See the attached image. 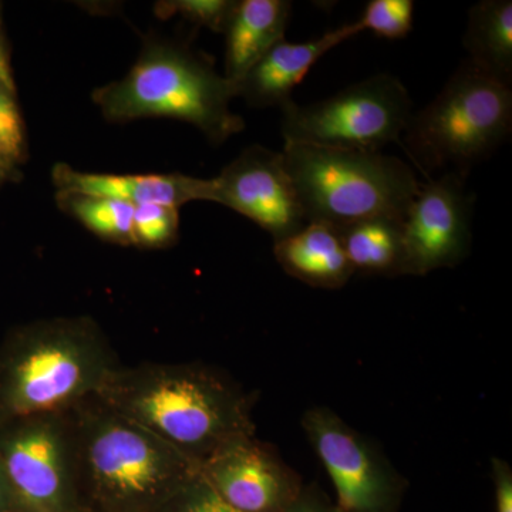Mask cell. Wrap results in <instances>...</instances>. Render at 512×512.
Wrapping results in <instances>:
<instances>
[{
    "label": "cell",
    "instance_id": "obj_26",
    "mask_svg": "<svg viewBox=\"0 0 512 512\" xmlns=\"http://www.w3.org/2000/svg\"><path fill=\"white\" fill-rule=\"evenodd\" d=\"M284 512H343L338 504L323 493L318 484L303 487L301 495Z\"/></svg>",
    "mask_w": 512,
    "mask_h": 512
},
{
    "label": "cell",
    "instance_id": "obj_17",
    "mask_svg": "<svg viewBox=\"0 0 512 512\" xmlns=\"http://www.w3.org/2000/svg\"><path fill=\"white\" fill-rule=\"evenodd\" d=\"M463 45L474 69L511 86V0H483L474 5L468 13Z\"/></svg>",
    "mask_w": 512,
    "mask_h": 512
},
{
    "label": "cell",
    "instance_id": "obj_23",
    "mask_svg": "<svg viewBox=\"0 0 512 512\" xmlns=\"http://www.w3.org/2000/svg\"><path fill=\"white\" fill-rule=\"evenodd\" d=\"M235 3L232 0H171L158 3L157 10L164 18L180 15L194 25L224 33Z\"/></svg>",
    "mask_w": 512,
    "mask_h": 512
},
{
    "label": "cell",
    "instance_id": "obj_25",
    "mask_svg": "<svg viewBox=\"0 0 512 512\" xmlns=\"http://www.w3.org/2000/svg\"><path fill=\"white\" fill-rule=\"evenodd\" d=\"M497 512H512V470L508 461L495 457L491 461Z\"/></svg>",
    "mask_w": 512,
    "mask_h": 512
},
{
    "label": "cell",
    "instance_id": "obj_11",
    "mask_svg": "<svg viewBox=\"0 0 512 512\" xmlns=\"http://www.w3.org/2000/svg\"><path fill=\"white\" fill-rule=\"evenodd\" d=\"M208 201L254 221L275 242L295 234L306 224L284 154L262 146L242 151L220 175L210 178Z\"/></svg>",
    "mask_w": 512,
    "mask_h": 512
},
{
    "label": "cell",
    "instance_id": "obj_6",
    "mask_svg": "<svg viewBox=\"0 0 512 512\" xmlns=\"http://www.w3.org/2000/svg\"><path fill=\"white\" fill-rule=\"evenodd\" d=\"M512 126L511 86L464 62L426 109L410 120L402 146L423 175L451 167L468 175Z\"/></svg>",
    "mask_w": 512,
    "mask_h": 512
},
{
    "label": "cell",
    "instance_id": "obj_24",
    "mask_svg": "<svg viewBox=\"0 0 512 512\" xmlns=\"http://www.w3.org/2000/svg\"><path fill=\"white\" fill-rule=\"evenodd\" d=\"M154 512H239L232 508L220 494L211 487L200 473L195 474L165 500Z\"/></svg>",
    "mask_w": 512,
    "mask_h": 512
},
{
    "label": "cell",
    "instance_id": "obj_18",
    "mask_svg": "<svg viewBox=\"0 0 512 512\" xmlns=\"http://www.w3.org/2000/svg\"><path fill=\"white\" fill-rule=\"evenodd\" d=\"M338 229L355 274L406 275L402 218H367Z\"/></svg>",
    "mask_w": 512,
    "mask_h": 512
},
{
    "label": "cell",
    "instance_id": "obj_16",
    "mask_svg": "<svg viewBox=\"0 0 512 512\" xmlns=\"http://www.w3.org/2000/svg\"><path fill=\"white\" fill-rule=\"evenodd\" d=\"M292 15L288 0H241L228 20L225 74L237 89L242 80L279 42L285 39ZM239 94V92H238Z\"/></svg>",
    "mask_w": 512,
    "mask_h": 512
},
{
    "label": "cell",
    "instance_id": "obj_10",
    "mask_svg": "<svg viewBox=\"0 0 512 512\" xmlns=\"http://www.w3.org/2000/svg\"><path fill=\"white\" fill-rule=\"evenodd\" d=\"M467 175L448 171L421 184L403 220L406 275L454 268L471 251L474 195Z\"/></svg>",
    "mask_w": 512,
    "mask_h": 512
},
{
    "label": "cell",
    "instance_id": "obj_21",
    "mask_svg": "<svg viewBox=\"0 0 512 512\" xmlns=\"http://www.w3.org/2000/svg\"><path fill=\"white\" fill-rule=\"evenodd\" d=\"M413 19L412 0H372L357 22L362 30H372L384 39L397 40L412 32Z\"/></svg>",
    "mask_w": 512,
    "mask_h": 512
},
{
    "label": "cell",
    "instance_id": "obj_13",
    "mask_svg": "<svg viewBox=\"0 0 512 512\" xmlns=\"http://www.w3.org/2000/svg\"><path fill=\"white\" fill-rule=\"evenodd\" d=\"M52 180L57 192L93 195L128 202L160 204L180 208L191 201H208L210 178L184 174H99L77 171L67 164H56Z\"/></svg>",
    "mask_w": 512,
    "mask_h": 512
},
{
    "label": "cell",
    "instance_id": "obj_3",
    "mask_svg": "<svg viewBox=\"0 0 512 512\" xmlns=\"http://www.w3.org/2000/svg\"><path fill=\"white\" fill-rule=\"evenodd\" d=\"M119 366L89 316L37 320L13 330L0 348V424L72 410L99 394Z\"/></svg>",
    "mask_w": 512,
    "mask_h": 512
},
{
    "label": "cell",
    "instance_id": "obj_1",
    "mask_svg": "<svg viewBox=\"0 0 512 512\" xmlns=\"http://www.w3.org/2000/svg\"><path fill=\"white\" fill-rule=\"evenodd\" d=\"M97 396L202 466L225 444L255 436L254 399L208 366H119Z\"/></svg>",
    "mask_w": 512,
    "mask_h": 512
},
{
    "label": "cell",
    "instance_id": "obj_31",
    "mask_svg": "<svg viewBox=\"0 0 512 512\" xmlns=\"http://www.w3.org/2000/svg\"><path fill=\"white\" fill-rule=\"evenodd\" d=\"M0 161H3L2 158H0ZM5 163H6V161H5Z\"/></svg>",
    "mask_w": 512,
    "mask_h": 512
},
{
    "label": "cell",
    "instance_id": "obj_5",
    "mask_svg": "<svg viewBox=\"0 0 512 512\" xmlns=\"http://www.w3.org/2000/svg\"><path fill=\"white\" fill-rule=\"evenodd\" d=\"M282 154L306 222L404 220L421 185L410 165L380 151L285 143Z\"/></svg>",
    "mask_w": 512,
    "mask_h": 512
},
{
    "label": "cell",
    "instance_id": "obj_20",
    "mask_svg": "<svg viewBox=\"0 0 512 512\" xmlns=\"http://www.w3.org/2000/svg\"><path fill=\"white\" fill-rule=\"evenodd\" d=\"M180 227L178 208L160 204H143L134 208V245L163 248L173 244Z\"/></svg>",
    "mask_w": 512,
    "mask_h": 512
},
{
    "label": "cell",
    "instance_id": "obj_12",
    "mask_svg": "<svg viewBox=\"0 0 512 512\" xmlns=\"http://www.w3.org/2000/svg\"><path fill=\"white\" fill-rule=\"evenodd\" d=\"M211 487L239 512H284L301 495V476L255 436L225 444L201 466Z\"/></svg>",
    "mask_w": 512,
    "mask_h": 512
},
{
    "label": "cell",
    "instance_id": "obj_8",
    "mask_svg": "<svg viewBox=\"0 0 512 512\" xmlns=\"http://www.w3.org/2000/svg\"><path fill=\"white\" fill-rule=\"evenodd\" d=\"M0 464L16 512H83L72 410L0 424Z\"/></svg>",
    "mask_w": 512,
    "mask_h": 512
},
{
    "label": "cell",
    "instance_id": "obj_15",
    "mask_svg": "<svg viewBox=\"0 0 512 512\" xmlns=\"http://www.w3.org/2000/svg\"><path fill=\"white\" fill-rule=\"evenodd\" d=\"M274 254L286 274L313 288H343L355 272L339 229L325 222H306L295 234L275 242Z\"/></svg>",
    "mask_w": 512,
    "mask_h": 512
},
{
    "label": "cell",
    "instance_id": "obj_19",
    "mask_svg": "<svg viewBox=\"0 0 512 512\" xmlns=\"http://www.w3.org/2000/svg\"><path fill=\"white\" fill-rule=\"evenodd\" d=\"M60 210L72 215L74 220L96 234L120 245H134V205L128 202L93 197V195L57 192Z\"/></svg>",
    "mask_w": 512,
    "mask_h": 512
},
{
    "label": "cell",
    "instance_id": "obj_4",
    "mask_svg": "<svg viewBox=\"0 0 512 512\" xmlns=\"http://www.w3.org/2000/svg\"><path fill=\"white\" fill-rule=\"evenodd\" d=\"M235 97L237 86L212 63L185 46L157 39L144 42L123 79L93 93L109 121L170 117L192 124L215 144L244 130V119L231 111Z\"/></svg>",
    "mask_w": 512,
    "mask_h": 512
},
{
    "label": "cell",
    "instance_id": "obj_32",
    "mask_svg": "<svg viewBox=\"0 0 512 512\" xmlns=\"http://www.w3.org/2000/svg\"><path fill=\"white\" fill-rule=\"evenodd\" d=\"M83 512H89V511H83Z\"/></svg>",
    "mask_w": 512,
    "mask_h": 512
},
{
    "label": "cell",
    "instance_id": "obj_27",
    "mask_svg": "<svg viewBox=\"0 0 512 512\" xmlns=\"http://www.w3.org/2000/svg\"><path fill=\"white\" fill-rule=\"evenodd\" d=\"M0 83L5 84L12 92H16L15 76H13L8 47L3 37V28H0Z\"/></svg>",
    "mask_w": 512,
    "mask_h": 512
},
{
    "label": "cell",
    "instance_id": "obj_29",
    "mask_svg": "<svg viewBox=\"0 0 512 512\" xmlns=\"http://www.w3.org/2000/svg\"><path fill=\"white\" fill-rule=\"evenodd\" d=\"M20 175L22 174H20L19 167L5 163V161H0V188H2L3 185L18 180Z\"/></svg>",
    "mask_w": 512,
    "mask_h": 512
},
{
    "label": "cell",
    "instance_id": "obj_28",
    "mask_svg": "<svg viewBox=\"0 0 512 512\" xmlns=\"http://www.w3.org/2000/svg\"><path fill=\"white\" fill-rule=\"evenodd\" d=\"M0 512H16L15 501L10 491L8 478L0 464Z\"/></svg>",
    "mask_w": 512,
    "mask_h": 512
},
{
    "label": "cell",
    "instance_id": "obj_2",
    "mask_svg": "<svg viewBox=\"0 0 512 512\" xmlns=\"http://www.w3.org/2000/svg\"><path fill=\"white\" fill-rule=\"evenodd\" d=\"M83 511L154 512L201 467L97 394L72 409Z\"/></svg>",
    "mask_w": 512,
    "mask_h": 512
},
{
    "label": "cell",
    "instance_id": "obj_30",
    "mask_svg": "<svg viewBox=\"0 0 512 512\" xmlns=\"http://www.w3.org/2000/svg\"><path fill=\"white\" fill-rule=\"evenodd\" d=\"M0 28H3V6L0 3Z\"/></svg>",
    "mask_w": 512,
    "mask_h": 512
},
{
    "label": "cell",
    "instance_id": "obj_7",
    "mask_svg": "<svg viewBox=\"0 0 512 512\" xmlns=\"http://www.w3.org/2000/svg\"><path fill=\"white\" fill-rule=\"evenodd\" d=\"M285 143L380 151L402 144L412 120V99L392 74H376L316 103L282 107Z\"/></svg>",
    "mask_w": 512,
    "mask_h": 512
},
{
    "label": "cell",
    "instance_id": "obj_14",
    "mask_svg": "<svg viewBox=\"0 0 512 512\" xmlns=\"http://www.w3.org/2000/svg\"><path fill=\"white\" fill-rule=\"evenodd\" d=\"M360 32L363 30L356 20L309 42L279 40L239 84V97H244L252 106L282 109L292 103L293 89L305 79L320 57Z\"/></svg>",
    "mask_w": 512,
    "mask_h": 512
},
{
    "label": "cell",
    "instance_id": "obj_22",
    "mask_svg": "<svg viewBox=\"0 0 512 512\" xmlns=\"http://www.w3.org/2000/svg\"><path fill=\"white\" fill-rule=\"evenodd\" d=\"M0 158L19 167L28 158L26 127L16 92L0 83Z\"/></svg>",
    "mask_w": 512,
    "mask_h": 512
},
{
    "label": "cell",
    "instance_id": "obj_9",
    "mask_svg": "<svg viewBox=\"0 0 512 512\" xmlns=\"http://www.w3.org/2000/svg\"><path fill=\"white\" fill-rule=\"evenodd\" d=\"M302 427L328 471L343 512H400L407 481L367 437L328 407H312Z\"/></svg>",
    "mask_w": 512,
    "mask_h": 512
}]
</instances>
